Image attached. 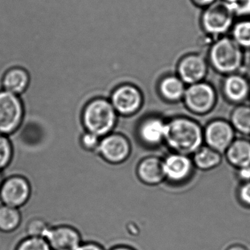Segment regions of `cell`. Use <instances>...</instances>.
<instances>
[{
  "label": "cell",
  "instance_id": "obj_18",
  "mask_svg": "<svg viewBox=\"0 0 250 250\" xmlns=\"http://www.w3.org/2000/svg\"><path fill=\"white\" fill-rule=\"evenodd\" d=\"M225 155L228 162L237 169L250 166V141L245 139L234 140Z\"/></svg>",
  "mask_w": 250,
  "mask_h": 250
},
{
  "label": "cell",
  "instance_id": "obj_27",
  "mask_svg": "<svg viewBox=\"0 0 250 250\" xmlns=\"http://www.w3.org/2000/svg\"><path fill=\"white\" fill-rule=\"evenodd\" d=\"M101 137L88 131H84L80 136V144L82 148L89 153H96Z\"/></svg>",
  "mask_w": 250,
  "mask_h": 250
},
{
  "label": "cell",
  "instance_id": "obj_7",
  "mask_svg": "<svg viewBox=\"0 0 250 250\" xmlns=\"http://www.w3.org/2000/svg\"><path fill=\"white\" fill-rule=\"evenodd\" d=\"M31 183L20 174L4 178L0 187V201L2 204L20 209L31 198Z\"/></svg>",
  "mask_w": 250,
  "mask_h": 250
},
{
  "label": "cell",
  "instance_id": "obj_31",
  "mask_svg": "<svg viewBox=\"0 0 250 250\" xmlns=\"http://www.w3.org/2000/svg\"><path fill=\"white\" fill-rule=\"evenodd\" d=\"M76 250H105L100 244L96 242H83Z\"/></svg>",
  "mask_w": 250,
  "mask_h": 250
},
{
  "label": "cell",
  "instance_id": "obj_19",
  "mask_svg": "<svg viewBox=\"0 0 250 250\" xmlns=\"http://www.w3.org/2000/svg\"><path fill=\"white\" fill-rule=\"evenodd\" d=\"M30 77L27 71L21 68L8 70L2 79L3 90L20 96L27 90Z\"/></svg>",
  "mask_w": 250,
  "mask_h": 250
},
{
  "label": "cell",
  "instance_id": "obj_14",
  "mask_svg": "<svg viewBox=\"0 0 250 250\" xmlns=\"http://www.w3.org/2000/svg\"><path fill=\"white\" fill-rule=\"evenodd\" d=\"M222 92L225 99L235 104H241L250 96V82L239 72L225 76Z\"/></svg>",
  "mask_w": 250,
  "mask_h": 250
},
{
  "label": "cell",
  "instance_id": "obj_11",
  "mask_svg": "<svg viewBox=\"0 0 250 250\" xmlns=\"http://www.w3.org/2000/svg\"><path fill=\"white\" fill-rule=\"evenodd\" d=\"M203 137L206 146L222 154L235 140V130L230 123L215 120L206 125Z\"/></svg>",
  "mask_w": 250,
  "mask_h": 250
},
{
  "label": "cell",
  "instance_id": "obj_25",
  "mask_svg": "<svg viewBox=\"0 0 250 250\" xmlns=\"http://www.w3.org/2000/svg\"><path fill=\"white\" fill-rule=\"evenodd\" d=\"M15 250H52V249L44 238L27 235L18 243Z\"/></svg>",
  "mask_w": 250,
  "mask_h": 250
},
{
  "label": "cell",
  "instance_id": "obj_3",
  "mask_svg": "<svg viewBox=\"0 0 250 250\" xmlns=\"http://www.w3.org/2000/svg\"><path fill=\"white\" fill-rule=\"evenodd\" d=\"M118 115L110 100L96 98L83 108L81 122L84 131L104 137L112 133L118 121Z\"/></svg>",
  "mask_w": 250,
  "mask_h": 250
},
{
  "label": "cell",
  "instance_id": "obj_36",
  "mask_svg": "<svg viewBox=\"0 0 250 250\" xmlns=\"http://www.w3.org/2000/svg\"><path fill=\"white\" fill-rule=\"evenodd\" d=\"M223 1H225V2H228L229 5H231V4L234 3V2H236L238 0H223Z\"/></svg>",
  "mask_w": 250,
  "mask_h": 250
},
{
  "label": "cell",
  "instance_id": "obj_24",
  "mask_svg": "<svg viewBox=\"0 0 250 250\" xmlns=\"http://www.w3.org/2000/svg\"><path fill=\"white\" fill-rule=\"evenodd\" d=\"M14 156V145L10 137L0 134V172L10 166Z\"/></svg>",
  "mask_w": 250,
  "mask_h": 250
},
{
  "label": "cell",
  "instance_id": "obj_37",
  "mask_svg": "<svg viewBox=\"0 0 250 250\" xmlns=\"http://www.w3.org/2000/svg\"></svg>",
  "mask_w": 250,
  "mask_h": 250
},
{
  "label": "cell",
  "instance_id": "obj_4",
  "mask_svg": "<svg viewBox=\"0 0 250 250\" xmlns=\"http://www.w3.org/2000/svg\"><path fill=\"white\" fill-rule=\"evenodd\" d=\"M235 13L229 3L218 0L204 8L200 18L202 28L208 36L218 39L226 36L235 22Z\"/></svg>",
  "mask_w": 250,
  "mask_h": 250
},
{
  "label": "cell",
  "instance_id": "obj_13",
  "mask_svg": "<svg viewBox=\"0 0 250 250\" xmlns=\"http://www.w3.org/2000/svg\"><path fill=\"white\" fill-rule=\"evenodd\" d=\"M192 160L187 155L174 153L163 160L165 179L172 183H181L188 179L192 173Z\"/></svg>",
  "mask_w": 250,
  "mask_h": 250
},
{
  "label": "cell",
  "instance_id": "obj_32",
  "mask_svg": "<svg viewBox=\"0 0 250 250\" xmlns=\"http://www.w3.org/2000/svg\"><path fill=\"white\" fill-rule=\"evenodd\" d=\"M191 1L195 6L203 8L204 9L216 2L218 0H191Z\"/></svg>",
  "mask_w": 250,
  "mask_h": 250
},
{
  "label": "cell",
  "instance_id": "obj_34",
  "mask_svg": "<svg viewBox=\"0 0 250 250\" xmlns=\"http://www.w3.org/2000/svg\"><path fill=\"white\" fill-rule=\"evenodd\" d=\"M110 250H135L131 247H127V246H118V247H114Z\"/></svg>",
  "mask_w": 250,
  "mask_h": 250
},
{
  "label": "cell",
  "instance_id": "obj_22",
  "mask_svg": "<svg viewBox=\"0 0 250 250\" xmlns=\"http://www.w3.org/2000/svg\"><path fill=\"white\" fill-rule=\"evenodd\" d=\"M230 124L235 131L244 135H250V106L238 105L231 113Z\"/></svg>",
  "mask_w": 250,
  "mask_h": 250
},
{
  "label": "cell",
  "instance_id": "obj_35",
  "mask_svg": "<svg viewBox=\"0 0 250 250\" xmlns=\"http://www.w3.org/2000/svg\"><path fill=\"white\" fill-rule=\"evenodd\" d=\"M2 172H0V187L2 186V182H3L4 178L2 176Z\"/></svg>",
  "mask_w": 250,
  "mask_h": 250
},
{
  "label": "cell",
  "instance_id": "obj_12",
  "mask_svg": "<svg viewBox=\"0 0 250 250\" xmlns=\"http://www.w3.org/2000/svg\"><path fill=\"white\" fill-rule=\"evenodd\" d=\"M45 239L52 250H76L83 242L80 231L68 225L51 226Z\"/></svg>",
  "mask_w": 250,
  "mask_h": 250
},
{
  "label": "cell",
  "instance_id": "obj_5",
  "mask_svg": "<svg viewBox=\"0 0 250 250\" xmlns=\"http://www.w3.org/2000/svg\"><path fill=\"white\" fill-rule=\"evenodd\" d=\"M25 110L20 96L0 91V134H15L24 122Z\"/></svg>",
  "mask_w": 250,
  "mask_h": 250
},
{
  "label": "cell",
  "instance_id": "obj_33",
  "mask_svg": "<svg viewBox=\"0 0 250 250\" xmlns=\"http://www.w3.org/2000/svg\"><path fill=\"white\" fill-rule=\"evenodd\" d=\"M227 250H248L244 246L239 245V244H235V245L231 246L228 247Z\"/></svg>",
  "mask_w": 250,
  "mask_h": 250
},
{
  "label": "cell",
  "instance_id": "obj_6",
  "mask_svg": "<svg viewBox=\"0 0 250 250\" xmlns=\"http://www.w3.org/2000/svg\"><path fill=\"white\" fill-rule=\"evenodd\" d=\"M183 101L190 112L196 115H205L216 106L217 93L211 84L200 82L187 87Z\"/></svg>",
  "mask_w": 250,
  "mask_h": 250
},
{
  "label": "cell",
  "instance_id": "obj_20",
  "mask_svg": "<svg viewBox=\"0 0 250 250\" xmlns=\"http://www.w3.org/2000/svg\"><path fill=\"white\" fill-rule=\"evenodd\" d=\"M192 162L201 170H210L220 165L222 155L208 146H201L193 155Z\"/></svg>",
  "mask_w": 250,
  "mask_h": 250
},
{
  "label": "cell",
  "instance_id": "obj_28",
  "mask_svg": "<svg viewBox=\"0 0 250 250\" xmlns=\"http://www.w3.org/2000/svg\"><path fill=\"white\" fill-rule=\"evenodd\" d=\"M235 17L247 18L250 16V0H238L234 3L231 4Z\"/></svg>",
  "mask_w": 250,
  "mask_h": 250
},
{
  "label": "cell",
  "instance_id": "obj_23",
  "mask_svg": "<svg viewBox=\"0 0 250 250\" xmlns=\"http://www.w3.org/2000/svg\"><path fill=\"white\" fill-rule=\"evenodd\" d=\"M230 37L243 49H250V20L241 19L235 21L230 30Z\"/></svg>",
  "mask_w": 250,
  "mask_h": 250
},
{
  "label": "cell",
  "instance_id": "obj_29",
  "mask_svg": "<svg viewBox=\"0 0 250 250\" xmlns=\"http://www.w3.org/2000/svg\"><path fill=\"white\" fill-rule=\"evenodd\" d=\"M238 197L243 204L250 207V182L244 183L238 190Z\"/></svg>",
  "mask_w": 250,
  "mask_h": 250
},
{
  "label": "cell",
  "instance_id": "obj_1",
  "mask_svg": "<svg viewBox=\"0 0 250 250\" xmlns=\"http://www.w3.org/2000/svg\"><path fill=\"white\" fill-rule=\"evenodd\" d=\"M203 141V130L194 120L176 117L167 122L165 142L175 153L194 154Z\"/></svg>",
  "mask_w": 250,
  "mask_h": 250
},
{
  "label": "cell",
  "instance_id": "obj_30",
  "mask_svg": "<svg viewBox=\"0 0 250 250\" xmlns=\"http://www.w3.org/2000/svg\"><path fill=\"white\" fill-rule=\"evenodd\" d=\"M237 176L244 183L250 182V166L238 168Z\"/></svg>",
  "mask_w": 250,
  "mask_h": 250
},
{
  "label": "cell",
  "instance_id": "obj_2",
  "mask_svg": "<svg viewBox=\"0 0 250 250\" xmlns=\"http://www.w3.org/2000/svg\"><path fill=\"white\" fill-rule=\"evenodd\" d=\"M207 59L209 65L219 74H235L244 65V49L230 36H222L215 39L209 46Z\"/></svg>",
  "mask_w": 250,
  "mask_h": 250
},
{
  "label": "cell",
  "instance_id": "obj_15",
  "mask_svg": "<svg viewBox=\"0 0 250 250\" xmlns=\"http://www.w3.org/2000/svg\"><path fill=\"white\" fill-rule=\"evenodd\" d=\"M167 122L159 116H150L140 123L137 130L142 143L155 147L165 142Z\"/></svg>",
  "mask_w": 250,
  "mask_h": 250
},
{
  "label": "cell",
  "instance_id": "obj_16",
  "mask_svg": "<svg viewBox=\"0 0 250 250\" xmlns=\"http://www.w3.org/2000/svg\"><path fill=\"white\" fill-rule=\"evenodd\" d=\"M137 172L140 181L147 185H157L165 179L163 160L156 156L143 159L137 167Z\"/></svg>",
  "mask_w": 250,
  "mask_h": 250
},
{
  "label": "cell",
  "instance_id": "obj_8",
  "mask_svg": "<svg viewBox=\"0 0 250 250\" xmlns=\"http://www.w3.org/2000/svg\"><path fill=\"white\" fill-rule=\"evenodd\" d=\"M109 100L118 115L130 116L140 111L144 98L138 87L129 83H124L113 90Z\"/></svg>",
  "mask_w": 250,
  "mask_h": 250
},
{
  "label": "cell",
  "instance_id": "obj_17",
  "mask_svg": "<svg viewBox=\"0 0 250 250\" xmlns=\"http://www.w3.org/2000/svg\"><path fill=\"white\" fill-rule=\"evenodd\" d=\"M187 84L177 74L165 76L158 83V92L164 100L168 102H178L183 100Z\"/></svg>",
  "mask_w": 250,
  "mask_h": 250
},
{
  "label": "cell",
  "instance_id": "obj_21",
  "mask_svg": "<svg viewBox=\"0 0 250 250\" xmlns=\"http://www.w3.org/2000/svg\"><path fill=\"white\" fill-rule=\"evenodd\" d=\"M22 221L20 209L0 205V232L11 233L19 229Z\"/></svg>",
  "mask_w": 250,
  "mask_h": 250
},
{
  "label": "cell",
  "instance_id": "obj_10",
  "mask_svg": "<svg viewBox=\"0 0 250 250\" xmlns=\"http://www.w3.org/2000/svg\"><path fill=\"white\" fill-rule=\"evenodd\" d=\"M207 58L200 53L187 54L177 65V75L187 85L205 81L208 73Z\"/></svg>",
  "mask_w": 250,
  "mask_h": 250
},
{
  "label": "cell",
  "instance_id": "obj_26",
  "mask_svg": "<svg viewBox=\"0 0 250 250\" xmlns=\"http://www.w3.org/2000/svg\"><path fill=\"white\" fill-rule=\"evenodd\" d=\"M47 222L42 218H33L26 226V232L28 236L44 238L50 228Z\"/></svg>",
  "mask_w": 250,
  "mask_h": 250
},
{
  "label": "cell",
  "instance_id": "obj_9",
  "mask_svg": "<svg viewBox=\"0 0 250 250\" xmlns=\"http://www.w3.org/2000/svg\"><path fill=\"white\" fill-rule=\"evenodd\" d=\"M128 139L118 133H110L101 138L96 153L108 163L118 165L125 162L131 153Z\"/></svg>",
  "mask_w": 250,
  "mask_h": 250
}]
</instances>
